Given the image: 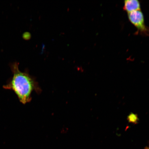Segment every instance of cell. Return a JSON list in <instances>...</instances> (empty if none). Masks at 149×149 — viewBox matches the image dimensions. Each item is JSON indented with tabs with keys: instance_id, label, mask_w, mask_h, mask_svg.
<instances>
[{
	"instance_id": "7a4b0ae2",
	"label": "cell",
	"mask_w": 149,
	"mask_h": 149,
	"mask_svg": "<svg viewBox=\"0 0 149 149\" xmlns=\"http://www.w3.org/2000/svg\"><path fill=\"white\" fill-rule=\"evenodd\" d=\"M130 21L137 29L141 35L149 36V29L145 25L144 15L141 10L128 13Z\"/></svg>"
},
{
	"instance_id": "3957f363",
	"label": "cell",
	"mask_w": 149,
	"mask_h": 149,
	"mask_svg": "<svg viewBox=\"0 0 149 149\" xmlns=\"http://www.w3.org/2000/svg\"><path fill=\"white\" fill-rule=\"evenodd\" d=\"M123 9L128 13L141 10V3L137 0H126L124 1Z\"/></svg>"
},
{
	"instance_id": "277c9868",
	"label": "cell",
	"mask_w": 149,
	"mask_h": 149,
	"mask_svg": "<svg viewBox=\"0 0 149 149\" xmlns=\"http://www.w3.org/2000/svg\"><path fill=\"white\" fill-rule=\"evenodd\" d=\"M128 119L130 123H136L138 120V118L136 115L134 113H131L128 116Z\"/></svg>"
},
{
	"instance_id": "6da1fadb",
	"label": "cell",
	"mask_w": 149,
	"mask_h": 149,
	"mask_svg": "<svg viewBox=\"0 0 149 149\" xmlns=\"http://www.w3.org/2000/svg\"><path fill=\"white\" fill-rule=\"evenodd\" d=\"M19 64L17 62L10 64L13 76L3 87L13 91L20 102L25 104L31 101V95L33 91L40 94L42 90L35 78L27 71H21L19 68Z\"/></svg>"
},
{
	"instance_id": "5b68a950",
	"label": "cell",
	"mask_w": 149,
	"mask_h": 149,
	"mask_svg": "<svg viewBox=\"0 0 149 149\" xmlns=\"http://www.w3.org/2000/svg\"><path fill=\"white\" fill-rule=\"evenodd\" d=\"M148 149H149V148Z\"/></svg>"
}]
</instances>
